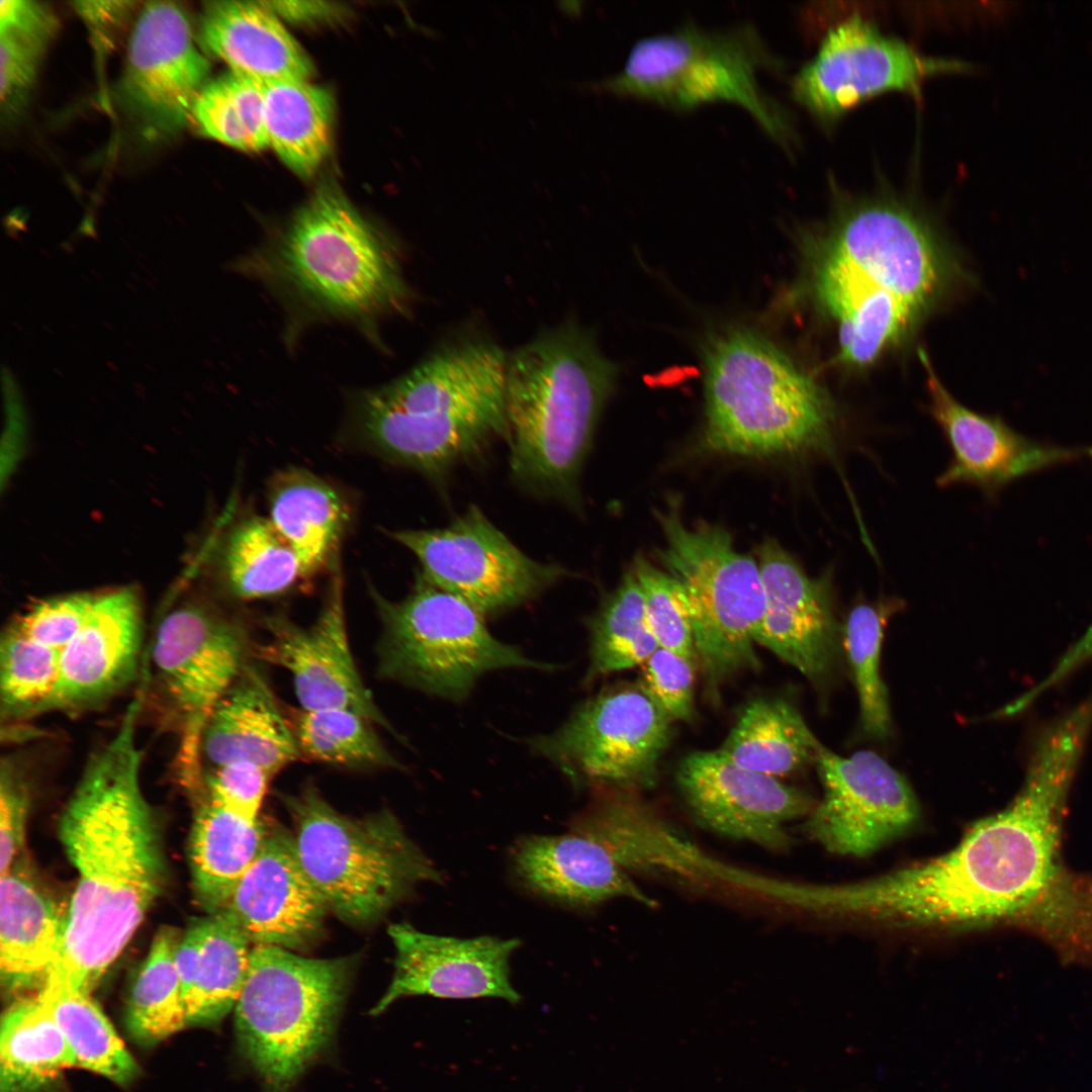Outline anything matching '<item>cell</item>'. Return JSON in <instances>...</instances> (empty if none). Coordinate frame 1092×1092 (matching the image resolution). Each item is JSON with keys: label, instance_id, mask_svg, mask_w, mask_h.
<instances>
[{"label": "cell", "instance_id": "cell-18", "mask_svg": "<svg viewBox=\"0 0 1092 1092\" xmlns=\"http://www.w3.org/2000/svg\"><path fill=\"white\" fill-rule=\"evenodd\" d=\"M815 764L824 794L806 827L828 850L866 855L917 820L911 788L878 754L858 751L843 757L822 746Z\"/></svg>", "mask_w": 1092, "mask_h": 1092}, {"label": "cell", "instance_id": "cell-41", "mask_svg": "<svg viewBox=\"0 0 1092 1092\" xmlns=\"http://www.w3.org/2000/svg\"><path fill=\"white\" fill-rule=\"evenodd\" d=\"M191 120L200 134L245 152L267 147L262 85L232 71L209 80Z\"/></svg>", "mask_w": 1092, "mask_h": 1092}, {"label": "cell", "instance_id": "cell-29", "mask_svg": "<svg viewBox=\"0 0 1092 1092\" xmlns=\"http://www.w3.org/2000/svg\"><path fill=\"white\" fill-rule=\"evenodd\" d=\"M253 946L225 911L194 921L181 935L175 961L188 1025L217 1022L235 1008Z\"/></svg>", "mask_w": 1092, "mask_h": 1092}, {"label": "cell", "instance_id": "cell-10", "mask_svg": "<svg viewBox=\"0 0 1092 1092\" xmlns=\"http://www.w3.org/2000/svg\"><path fill=\"white\" fill-rule=\"evenodd\" d=\"M352 969L350 958L309 959L253 946L234 1010L240 1050L266 1092H288L327 1045Z\"/></svg>", "mask_w": 1092, "mask_h": 1092}, {"label": "cell", "instance_id": "cell-32", "mask_svg": "<svg viewBox=\"0 0 1092 1092\" xmlns=\"http://www.w3.org/2000/svg\"><path fill=\"white\" fill-rule=\"evenodd\" d=\"M269 521L296 553L303 577L333 557L350 519L332 484L299 468L280 471L268 489Z\"/></svg>", "mask_w": 1092, "mask_h": 1092}, {"label": "cell", "instance_id": "cell-6", "mask_svg": "<svg viewBox=\"0 0 1092 1092\" xmlns=\"http://www.w3.org/2000/svg\"><path fill=\"white\" fill-rule=\"evenodd\" d=\"M616 374L590 333L574 322L542 332L508 355L505 437L520 485L574 502Z\"/></svg>", "mask_w": 1092, "mask_h": 1092}, {"label": "cell", "instance_id": "cell-45", "mask_svg": "<svg viewBox=\"0 0 1092 1092\" xmlns=\"http://www.w3.org/2000/svg\"><path fill=\"white\" fill-rule=\"evenodd\" d=\"M98 592L57 596L33 603L12 622L21 632L62 651L87 621Z\"/></svg>", "mask_w": 1092, "mask_h": 1092}, {"label": "cell", "instance_id": "cell-50", "mask_svg": "<svg viewBox=\"0 0 1092 1092\" xmlns=\"http://www.w3.org/2000/svg\"><path fill=\"white\" fill-rule=\"evenodd\" d=\"M58 18L47 4L27 0L0 2V31H18L52 40Z\"/></svg>", "mask_w": 1092, "mask_h": 1092}, {"label": "cell", "instance_id": "cell-20", "mask_svg": "<svg viewBox=\"0 0 1092 1092\" xmlns=\"http://www.w3.org/2000/svg\"><path fill=\"white\" fill-rule=\"evenodd\" d=\"M675 781L694 817L726 836L769 849L789 843L784 825L813 811V801L778 778L745 768L716 750H698L678 763Z\"/></svg>", "mask_w": 1092, "mask_h": 1092}, {"label": "cell", "instance_id": "cell-22", "mask_svg": "<svg viewBox=\"0 0 1092 1092\" xmlns=\"http://www.w3.org/2000/svg\"><path fill=\"white\" fill-rule=\"evenodd\" d=\"M758 565L765 611L755 636L756 644L794 666L813 684L824 682L837 666L842 635L833 609L832 572L809 577L774 541L761 545Z\"/></svg>", "mask_w": 1092, "mask_h": 1092}, {"label": "cell", "instance_id": "cell-39", "mask_svg": "<svg viewBox=\"0 0 1092 1092\" xmlns=\"http://www.w3.org/2000/svg\"><path fill=\"white\" fill-rule=\"evenodd\" d=\"M37 996L63 1032L76 1067L118 1084H126L136 1076L134 1059L90 994L41 989Z\"/></svg>", "mask_w": 1092, "mask_h": 1092}, {"label": "cell", "instance_id": "cell-7", "mask_svg": "<svg viewBox=\"0 0 1092 1092\" xmlns=\"http://www.w3.org/2000/svg\"><path fill=\"white\" fill-rule=\"evenodd\" d=\"M706 444L770 456L834 455L836 407L781 349L758 333L731 329L705 352Z\"/></svg>", "mask_w": 1092, "mask_h": 1092}, {"label": "cell", "instance_id": "cell-26", "mask_svg": "<svg viewBox=\"0 0 1092 1092\" xmlns=\"http://www.w3.org/2000/svg\"><path fill=\"white\" fill-rule=\"evenodd\" d=\"M512 866L525 888L566 906L621 897L653 904L602 843L575 831L524 837L513 849Z\"/></svg>", "mask_w": 1092, "mask_h": 1092}, {"label": "cell", "instance_id": "cell-21", "mask_svg": "<svg viewBox=\"0 0 1092 1092\" xmlns=\"http://www.w3.org/2000/svg\"><path fill=\"white\" fill-rule=\"evenodd\" d=\"M388 933L395 949L394 972L372 1014L407 996L498 998L512 1004L521 1000L511 980L518 939L436 935L407 923L392 924Z\"/></svg>", "mask_w": 1092, "mask_h": 1092}, {"label": "cell", "instance_id": "cell-12", "mask_svg": "<svg viewBox=\"0 0 1092 1092\" xmlns=\"http://www.w3.org/2000/svg\"><path fill=\"white\" fill-rule=\"evenodd\" d=\"M371 593L383 628L379 671L384 677L460 702L487 672L553 667L495 638L470 604L422 579L398 602Z\"/></svg>", "mask_w": 1092, "mask_h": 1092}, {"label": "cell", "instance_id": "cell-3", "mask_svg": "<svg viewBox=\"0 0 1092 1092\" xmlns=\"http://www.w3.org/2000/svg\"><path fill=\"white\" fill-rule=\"evenodd\" d=\"M1056 831L1024 802L978 821L951 851L874 880L799 886L795 903L821 914L896 925L965 926L1010 916L1054 872Z\"/></svg>", "mask_w": 1092, "mask_h": 1092}, {"label": "cell", "instance_id": "cell-36", "mask_svg": "<svg viewBox=\"0 0 1092 1092\" xmlns=\"http://www.w3.org/2000/svg\"><path fill=\"white\" fill-rule=\"evenodd\" d=\"M226 588L243 600L282 594L303 577L298 557L268 518L247 517L226 534L218 555Z\"/></svg>", "mask_w": 1092, "mask_h": 1092}, {"label": "cell", "instance_id": "cell-40", "mask_svg": "<svg viewBox=\"0 0 1092 1092\" xmlns=\"http://www.w3.org/2000/svg\"><path fill=\"white\" fill-rule=\"evenodd\" d=\"M289 722L301 757L347 768H402L374 723L352 710L299 709Z\"/></svg>", "mask_w": 1092, "mask_h": 1092}, {"label": "cell", "instance_id": "cell-14", "mask_svg": "<svg viewBox=\"0 0 1092 1092\" xmlns=\"http://www.w3.org/2000/svg\"><path fill=\"white\" fill-rule=\"evenodd\" d=\"M151 655L179 726L180 778L195 791L203 783L201 741L207 722L247 664L244 633L210 607L186 601L161 618Z\"/></svg>", "mask_w": 1092, "mask_h": 1092}, {"label": "cell", "instance_id": "cell-2", "mask_svg": "<svg viewBox=\"0 0 1092 1092\" xmlns=\"http://www.w3.org/2000/svg\"><path fill=\"white\" fill-rule=\"evenodd\" d=\"M834 211L811 245L815 298L837 327L838 361L873 363L930 306L947 277L936 235L890 194L834 192Z\"/></svg>", "mask_w": 1092, "mask_h": 1092}, {"label": "cell", "instance_id": "cell-8", "mask_svg": "<svg viewBox=\"0 0 1092 1092\" xmlns=\"http://www.w3.org/2000/svg\"><path fill=\"white\" fill-rule=\"evenodd\" d=\"M298 858L329 911L354 925H369L442 873L408 836L397 817L381 810L350 817L311 785L282 798Z\"/></svg>", "mask_w": 1092, "mask_h": 1092}, {"label": "cell", "instance_id": "cell-17", "mask_svg": "<svg viewBox=\"0 0 1092 1092\" xmlns=\"http://www.w3.org/2000/svg\"><path fill=\"white\" fill-rule=\"evenodd\" d=\"M209 68L182 7L168 1L144 5L129 38L121 93L148 136L174 135L191 120Z\"/></svg>", "mask_w": 1092, "mask_h": 1092}, {"label": "cell", "instance_id": "cell-34", "mask_svg": "<svg viewBox=\"0 0 1092 1092\" xmlns=\"http://www.w3.org/2000/svg\"><path fill=\"white\" fill-rule=\"evenodd\" d=\"M262 88L269 147L297 175H312L331 147L330 91L308 81L275 82Z\"/></svg>", "mask_w": 1092, "mask_h": 1092}, {"label": "cell", "instance_id": "cell-44", "mask_svg": "<svg viewBox=\"0 0 1092 1092\" xmlns=\"http://www.w3.org/2000/svg\"><path fill=\"white\" fill-rule=\"evenodd\" d=\"M631 570L643 594L646 619L659 647L682 656L699 669L690 603L682 584L642 556L634 559Z\"/></svg>", "mask_w": 1092, "mask_h": 1092}, {"label": "cell", "instance_id": "cell-24", "mask_svg": "<svg viewBox=\"0 0 1092 1092\" xmlns=\"http://www.w3.org/2000/svg\"><path fill=\"white\" fill-rule=\"evenodd\" d=\"M225 911L253 945L302 949L322 932L329 909L304 871L292 835L272 825Z\"/></svg>", "mask_w": 1092, "mask_h": 1092}, {"label": "cell", "instance_id": "cell-35", "mask_svg": "<svg viewBox=\"0 0 1092 1092\" xmlns=\"http://www.w3.org/2000/svg\"><path fill=\"white\" fill-rule=\"evenodd\" d=\"M70 1067L74 1056L37 994L8 1008L0 1033L1 1092H36Z\"/></svg>", "mask_w": 1092, "mask_h": 1092}, {"label": "cell", "instance_id": "cell-25", "mask_svg": "<svg viewBox=\"0 0 1092 1092\" xmlns=\"http://www.w3.org/2000/svg\"><path fill=\"white\" fill-rule=\"evenodd\" d=\"M930 412L952 449L953 458L938 477L940 486L969 482L996 486L1026 473L1092 453L1041 445L1018 435L1000 420L977 414L960 403L935 374L923 351Z\"/></svg>", "mask_w": 1092, "mask_h": 1092}, {"label": "cell", "instance_id": "cell-49", "mask_svg": "<svg viewBox=\"0 0 1092 1092\" xmlns=\"http://www.w3.org/2000/svg\"><path fill=\"white\" fill-rule=\"evenodd\" d=\"M0 768V874L3 875L14 866L22 848L29 798L16 762L3 758Z\"/></svg>", "mask_w": 1092, "mask_h": 1092}, {"label": "cell", "instance_id": "cell-19", "mask_svg": "<svg viewBox=\"0 0 1092 1092\" xmlns=\"http://www.w3.org/2000/svg\"><path fill=\"white\" fill-rule=\"evenodd\" d=\"M264 624L269 637L257 647V655L290 673L300 709H349L399 738L364 685L353 658L339 571L334 573L313 624L302 627L281 615L267 617Z\"/></svg>", "mask_w": 1092, "mask_h": 1092}, {"label": "cell", "instance_id": "cell-23", "mask_svg": "<svg viewBox=\"0 0 1092 1092\" xmlns=\"http://www.w3.org/2000/svg\"><path fill=\"white\" fill-rule=\"evenodd\" d=\"M143 638L138 590H98L87 621L61 651L59 680L40 714L87 710L120 693L138 676Z\"/></svg>", "mask_w": 1092, "mask_h": 1092}, {"label": "cell", "instance_id": "cell-13", "mask_svg": "<svg viewBox=\"0 0 1092 1092\" xmlns=\"http://www.w3.org/2000/svg\"><path fill=\"white\" fill-rule=\"evenodd\" d=\"M673 723L639 680L604 689L529 745L576 788L634 793L657 784Z\"/></svg>", "mask_w": 1092, "mask_h": 1092}, {"label": "cell", "instance_id": "cell-53", "mask_svg": "<svg viewBox=\"0 0 1092 1092\" xmlns=\"http://www.w3.org/2000/svg\"><path fill=\"white\" fill-rule=\"evenodd\" d=\"M560 6L567 14L577 15L580 12V2H561Z\"/></svg>", "mask_w": 1092, "mask_h": 1092}, {"label": "cell", "instance_id": "cell-30", "mask_svg": "<svg viewBox=\"0 0 1092 1092\" xmlns=\"http://www.w3.org/2000/svg\"><path fill=\"white\" fill-rule=\"evenodd\" d=\"M0 882L2 986L11 993L39 992L60 959L66 914L14 867L1 875Z\"/></svg>", "mask_w": 1092, "mask_h": 1092}, {"label": "cell", "instance_id": "cell-1", "mask_svg": "<svg viewBox=\"0 0 1092 1092\" xmlns=\"http://www.w3.org/2000/svg\"><path fill=\"white\" fill-rule=\"evenodd\" d=\"M143 700L140 691L90 756L61 816V841L78 881L62 952L42 989L90 994L163 888L161 838L141 781Z\"/></svg>", "mask_w": 1092, "mask_h": 1092}, {"label": "cell", "instance_id": "cell-9", "mask_svg": "<svg viewBox=\"0 0 1092 1092\" xmlns=\"http://www.w3.org/2000/svg\"><path fill=\"white\" fill-rule=\"evenodd\" d=\"M779 67L752 24L707 29L687 22L639 39L622 70L593 88L675 110L715 101L734 103L790 150L795 142L791 118L758 80L761 71Z\"/></svg>", "mask_w": 1092, "mask_h": 1092}, {"label": "cell", "instance_id": "cell-37", "mask_svg": "<svg viewBox=\"0 0 1092 1092\" xmlns=\"http://www.w3.org/2000/svg\"><path fill=\"white\" fill-rule=\"evenodd\" d=\"M588 631L586 682L642 665L659 647L646 619L643 594L631 569L589 619Z\"/></svg>", "mask_w": 1092, "mask_h": 1092}, {"label": "cell", "instance_id": "cell-46", "mask_svg": "<svg viewBox=\"0 0 1092 1092\" xmlns=\"http://www.w3.org/2000/svg\"><path fill=\"white\" fill-rule=\"evenodd\" d=\"M698 667L682 656L658 647L642 664L640 682L675 721L695 719V675Z\"/></svg>", "mask_w": 1092, "mask_h": 1092}, {"label": "cell", "instance_id": "cell-27", "mask_svg": "<svg viewBox=\"0 0 1092 1092\" xmlns=\"http://www.w3.org/2000/svg\"><path fill=\"white\" fill-rule=\"evenodd\" d=\"M202 757L212 767L251 762L272 776L301 757L289 720L266 680L248 663L207 722Z\"/></svg>", "mask_w": 1092, "mask_h": 1092}, {"label": "cell", "instance_id": "cell-31", "mask_svg": "<svg viewBox=\"0 0 1092 1092\" xmlns=\"http://www.w3.org/2000/svg\"><path fill=\"white\" fill-rule=\"evenodd\" d=\"M272 824L247 820L209 799L198 808L189 839L196 902L207 913L221 911L261 851Z\"/></svg>", "mask_w": 1092, "mask_h": 1092}, {"label": "cell", "instance_id": "cell-28", "mask_svg": "<svg viewBox=\"0 0 1092 1092\" xmlns=\"http://www.w3.org/2000/svg\"><path fill=\"white\" fill-rule=\"evenodd\" d=\"M200 37L230 71L260 85L308 81L313 74L304 50L263 1L206 2Z\"/></svg>", "mask_w": 1092, "mask_h": 1092}, {"label": "cell", "instance_id": "cell-48", "mask_svg": "<svg viewBox=\"0 0 1092 1092\" xmlns=\"http://www.w3.org/2000/svg\"><path fill=\"white\" fill-rule=\"evenodd\" d=\"M50 40L18 31H0L2 108H17L31 88Z\"/></svg>", "mask_w": 1092, "mask_h": 1092}, {"label": "cell", "instance_id": "cell-16", "mask_svg": "<svg viewBox=\"0 0 1092 1092\" xmlns=\"http://www.w3.org/2000/svg\"><path fill=\"white\" fill-rule=\"evenodd\" d=\"M971 68L963 61L923 55L853 15L826 32L815 56L794 76L791 89L794 99L827 125L881 94L920 98L929 79Z\"/></svg>", "mask_w": 1092, "mask_h": 1092}, {"label": "cell", "instance_id": "cell-4", "mask_svg": "<svg viewBox=\"0 0 1092 1092\" xmlns=\"http://www.w3.org/2000/svg\"><path fill=\"white\" fill-rule=\"evenodd\" d=\"M234 268L310 321L370 331L382 318L405 314L413 300L398 248L331 186L316 190L276 238Z\"/></svg>", "mask_w": 1092, "mask_h": 1092}, {"label": "cell", "instance_id": "cell-42", "mask_svg": "<svg viewBox=\"0 0 1092 1092\" xmlns=\"http://www.w3.org/2000/svg\"><path fill=\"white\" fill-rule=\"evenodd\" d=\"M61 651L21 632L10 623L0 643L2 719L39 715L60 675Z\"/></svg>", "mask_w": 1092, "mask_h": 1092}, {"label": "cell", "instance_id": "cell-47", "mask_svg": "<svg viewBox=\"0 0 1092 1092\" xmlns=\"http://www.w3.org/2000/svg\"><path fill=\"white\" fill-rule=\"evenodd\" d=\"M272 778L257 764L232 762L212 767L203 777V787L209 799L247 820L256 821Z\"/></svg>", "mask_w": 1092, "mask_h": 1092}, {"label": "cell", "instance_id": "cell-33", "mask_svg": "<svg viewBox=\"0 0 1092 1092\" xmlns=\"http://www.w3.org/2000/svg\"><path fill=\"white\" fill-rule=\"evenodd\" d=\"M822 746L791 702L765 696L746 703L718 750L745 768L779 778L815 762Z\"/></svg>", "mask_w": 1092, "mask_h": 1092}, {"label": "cell", "instance_id": "cell-5", "mask_svg": "<svg viewBox=\"0 0 1092 1092\" xmlns=\"http://www.w3.org/2000/svg\"><path fill=\"white\" fill-rule=\"evenodd\" d=\"M507 359L486 340L439 348L397 378L358 392L352 426L388 459L444 473L506 436Z\"/></svg>", "mask_w": 1092, "mask_h": 1092}, {"label": "cell", "instance_id": "cell-15", "mask_svg": "<svg viewBox=\"0 0 1092 1092\" xmlns=\"http://www.w3.org/2000/svg\"><path fill=\"white\" fill-rule=\"evenodd\" d=\"M391 536L418 558L420 579L484 617L519 607L567 575L565 568L524 553L476 507L445 527Z\"/></svg>", "mask_w": 1092, "mask_h": 1092}, {"label": "cell", "instance_id": "cell-43", "mask_svg": "<svg viewBox=\"0 0 1092 1092\" xmlns=\"http://www.w3.org/2000/svg\"><path fill=\"white\" fill-rule=\"evenodd\" d=\"M897 607L892 602L858 604L842 629L852 670L864 732L873 737L889 735L891 717L886 687L880 674V658L887 617Z\"/></svg>", "mask_w": 1092, "mask_h": 1092}, {"label": "cell", "instance_id": "cell-51", "mask_svg": "<svg viewBox=\"0 0 1092 1092\" xmlns=\"http://www.w3.org/2000/svg\"><path fill=\"white\" fill-rule=\"evenodd\" d=\"M1091 658L1092 625L1086 630L1084 635L1067 650L1053 670L1035 686V693L1041 695L1056 684L1062 681L1071 672Z\"/></svg>", "mask_w": 1092, "mask_h": 1092}, {"label": "cell", "instance_id": "cell-52", "mask_svg": "<svg viewBox=\"0 0 1092 1092\" xmlns=\"http://www.w3.org/2000/svg\"><path fill=\"white\" fill-rule=\"evenodd\" d=\"M263 3L278 17L295 22L325 19L333 16L337 10L332 3L321 1H263Z\"/></svg>", "mask_w": 1092, "mask_h": 1092}, {"label": "cell", "instance_id": "cell-11", "mask_svg": "<svg viewBox=\"0 0 1092 1092\" xmlns=\"http://www.w3.org/2000/svg\"><path fill=\"white\" fill-rule=\"evenodd\" d=\"M666 544L658 557L688 595L694 643L711 698L736 674L757 670L755 636L765 611L759 565L719 526L688 528L678 507L657 514Z\"/></svg>", "mask_w": 1092, "mask_h": 1092}, {"label": "cell", "instance_id": "cell-38", "mask_svg": "<svg viewBox=\"0 0 1092 1092\" xmlns=\"http://www.w3.org/2000/svg\"><path fill=\"white\" fill-rule=\"evenodd\" d=\"M180 937L172 927H162L132 984L126 1023L141 1043H156L188 1025L175 961Z\"/></svg>", "mask_w": 1092, "mask_h": 1092}]
</instances>
